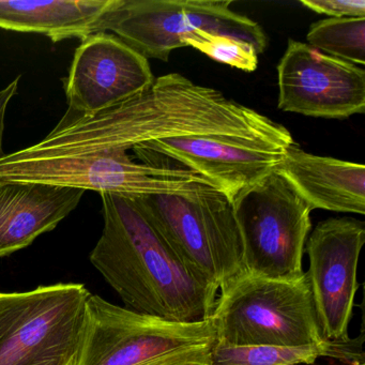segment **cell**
I'll return each mask as SVG.
<instances>
[{
  "label": "cell",
  "instance_id": "6da1fadb",
  "mask_svg": "<svg viewBox=\"0 0 365 365\" xmlns=\"http://www.w3.org/2000/svg\"><path fill=\"white\" fill-rule=\"evenodd\" d=\"M204 135L292 138L287 128L221 91L170 73L114 108L91 115L68 110L41 142L10 155L27 160L128 153L153 140Z\"/></svg>",
  "mask_w": 365,
  "mask_h": 365
},
{
  "label": "cell",
  "instance_id": "7a4b0ae2",
  "mask_svg": "<svg viewBox=\"0 0 365 365\" xmlns=\"http://www.w3.org/2000/svg\"><path fill=\"white\" fill-rule=\"evenodd\" d=\"M104 227L91 262L125 309L168 322L209 319L217 296L168 247L131 196L101 194Z\"/></svg>",
  "mask_w": 365,
  "mask_h": 365
},
{
  "label": "cell",
  "instance_id": "3957f363",
  "mask_svg": "<svg viewBox=\"0 0 365 365\" xmlns=\"http://www.w3.org/2000/svg\"><path fill=\"white\" fill-rule=\"evenodd\" d=\"M135 198L183 266L217 294L242 273V245L230 200L213 187Z\"/></svg>",
  "mask_w": 365,
  "mask_h": 365
},
{
  "label": "cell",
  "instance_id": "277c9868",
  "mask_svg": "<svg viewBox=\"0 0 365 365\" xmlns=\"http://www.w3.org/2000/svg\"><path fill=\"white\" fill-rule=\"evenodd\" d=\"M215 301V341L234 346L302 347L326 343L307 274L294 281L242 272Z\"/></svg>",
  "mask_w": 365,
  "mask_h": 365
},
{
  "label": "cell",
  "instance_id": "5b68a950",
  "mask_svg": "<svg viewBox=\"0 0 365 365\" xmlns=\"http://www.w3.org/2000/svg\"><path fill=\"white\" fill-rule=\"evenodd\" d=\"M242 245V272L294 281L304 274L312 209L273 170L232 202Z\"/></svg>",
  "mask_w": 365,
  "mask_h": 365
},
{
  "label": "cell",
  "instance_id": "8992f818",
  "mask_svg": "<svg viewBox=\"0 0 365 365\" xmlns=\"http://www.w3.org/2000/svg\"><path fill=\"white\" fill-rule=\"evenodd\" d=\"M89 296L78 283L0 292V365H72Z\"/></svg>",
  "mask_w": 365,
  "mask_h": 365
},
{
  "label": "cell",
  "instance_id": "52a82bcc",
  "mask_svg": "<svg viewBox=\"0 0 365 365\" xmlns=\"http://www.w3.org/2000/svg\"><path fill=\"white\" fill-rule=\"evenodd\" d=\"M232 0H118L104 16L99 33H110L146 59L168 61L182 39L196 31L243 40L257 54L268 39L262 27L230 9Z\"/></svg>",
  "mask_w": 365,
  "mask_h": 365
},
{
  "label": "cell",
  "instance_id": "ba28073f",
  "mask_svg": "<svg viewBox=\"0 0 365 365\" xmlns=\"http://www.w3.org/2000/svg\"><path fill=\"white\" fill-rule=\"evenodd\" d=\"M0 181L44 183L131 197L189 194L213 187L196 173L147 165L134 161L128 153L27 160L6 155L0 160Z\"/></svg>",
  "mask_w": 365,
  "mask_h": 365
},
{
  "label": "cell",
  "instance_id": "9c48e42d",
  "mask_svg": "<svg viewBox=\"0 0 365 365\" xmlns=\"http://www.w3.org/2000/svg\"><path fill=\"white\" fill-rule=\"evenodd\" d=\"M212 320L168 322L89 296L72 365H144L176 350L213 343Z\"/></svg>",
  "mask_w": 365,
  "mask_h": 365
},
{
  "label": "cell",
  "instance_id": "30bf717a",
  "mask_svg": "<svg viewBox=\"0 0 365 365\" xmlns=\"http://www.w3.org/2000/svg\"><path fill=\"white\" fill-rule=\"evenodd\" d=\"M294 138L181 136L153 140L133 149L140 163L181 168L204 177L230 202L242 190L270 174Z\"/></svg>",
  "mask_w": 365,
  "mask_h": 365
},
{
  "label": "cell",
  "instance_id": "8fae6325",
  "mask_svg": "<svg viewBox=\"0 0 365 365\" xmlns=\"http://www.w3.org/2000/svg\"><path fill=\"white\" fill-rule=\"evenodd\" d=\"M365 243L364 222L331 217L319 222L305 243V272L324 341L347 343L359 289L358 264Z\"/></svg>",
  "mask_w": 365,
  "mask_h": 365
},
{
  "label": "cell",
  "instance_id": "7c38bea8",
  "mask_svg": "<svg viewBox=\"0 0 365 365\" xmlns=\"http://www.w3.org/2000/svg\"><path fill=\"white\" fill-rule=\"evenodd\" d=\"M277 106L284 112L339 120L365 112L364 69L307 43L288 41L277 65Z\"/></svg>",
  "mask_w": 365,
  "mask_h": 365
},
{
  "label": "cell",
  "instance_id": "4fadbf2b",
  "mask_svg": "<svg viewBox=\"0 0 365 365\" xmlns=\"http://www.w3.org/2000/svg\"><path fill=\"white\" fill-rule=\"evenodd\" d=\"M155 80L148 59L116 36L95 34L82 40L63 80L68 110L102 112L144 93Z\"/></svg>",
  "mask_w": 365,
  "mask_h": 365
},
{
  "label": "cell",
  "instance_id": "5bb4252c",
  "mask_svg": "<svg viewBox=\"0 0 365 365\" xmlns=\"http://www.w3.org/2000/svg\"><path fill=\"white\" fill-rule=\"evenodd\" d=\"M294 191L315 209L365 213V166L312 155L292 144L274 168Z\"/></svg>",
  "mask_w": 365,
  "mask_h": 365
},
{
  "label": "cell",
  "instance_id": "9a60e30c",
  "mask_svg": "<svg viewBox=\"0 0 365 365\" xmlns=\"http://www.w3.org/2000/svg\"><path fill=\"white\" fill-rule=\"evenodd\" d=\"M84 190L0 181V257L55 230L80 204Z\"/></svg>",
  "mask_w": 365,
  "mask_h": 365
},
{
  "label": "cell",
  "instance_id": "2e32d148",
  "mask_svg": "<svg viewBox=\"0 0 365 365\" xmlns=\"http://www.w3.org/2000/svg\"><path fill=\"white\" fill-rule=\"evenodd\" d=\"M118 0H0V29L46 36L53 42L99 33Z\"/></svg>",
  "mask_w": 365,
  "mask_h": 365
},
{
  "label": "cell",
  "instance_id": "e0dca14e",
  "mask_svg": "<svg viewBox=\"0 0 365 365\" xmlns=\"http://www.w3.org/2000/svg\"><path fill=\"white\" fill-rule=\"evenodd\" d=\"M361 347L358 339L302 347L234 346L215 341L211 348V365H312L320 358H334L349 364L364 363Z\"/></svg>",
  "mask_w": 365,
  "mask_h": 365
},
{
  "label": "cell",
  "instance_id": "ac0fdd59",
  "mask_svg": "<svg viewBox=\"0 0 365 365\" xmlns=\"http://www.w3.org/2000/svg\"><path fill=\"white\" fill-rule=\"evenodd\" d=\"M307 44L333 58L365 65V18L326 19L309 27Z\"/></svg>",
  "mask_w": 365,
  "mask_h": 365
},
{
  "label": "cell",
  "instance_id": "d6986e66",
  "mask_svg": "<svg viewBox=\"0 0 365 365\" xmlns=\"http://www.w3.org/2000/svg\"><path fill=\"white\" fill-rule=\"evenodd\" d=\"M182 46H191L217 63L245 72L257 69L258 54L253 46L222 34L196 31L182 39Z\"/></svg>",
  "mask_w": 365,
  "mask_h": 365
},
{
  "label": "cell",
  "instance_id": "ffe728a7",
  "mask_svg": "<svg viewBox=\"0 0 365 365\" xmlns=\"http://www.w3.org/2000/svg\"><path fill=\"white\" fill-rule=\"evenodd\" d=\"M301 5L332 19L365 18L364 0H301Z\"/></svg>",
  "mask_w": 365,
  "mask_h": 365
},
{
  "label": "cell",
  "instance_id": "44dd1931",
  "mask_svg": "<svg viewBox=\"0 0 365 365\" xmlns=\"http://www.w3.org/2000/svg\"><path fill=\"white\" fill-rule=\"evenodd\" d=\"M213 343L176 350L144 365H211Z\"/></svg>",
  "mask_w": 365,
  "mask_h": 365
},
{
  "label": "cell",
  "instance_id": "7402d4cb",
  "mask_svg": "<svg viewBox=\"0 0 365 365\" xmlns=\"http://www.w3.org/2000/svg\"><path fill=\"white\" fill-rule=\"evenodd\" d=\"M20 80V76H18V78L12 81L6 88H4L3 91H0V160L3 159L6 155L3 148L6 112H7L8 106H9L12 98L18 93Z\"/></svg>",
  "mask_w": 365,
  "mask_h": 365
},
{
  "label": "cell",
  "instance_id": "603a6c76",
  "mask_svg": "<svg viewBox=\"0 0 365 365\" xmlns=\"http://www.w3.org/2000/svg\"><path fill=\"white\" fill-rule=\"evenodd\" d=\"M350 365H364V363H358V362L351 363V364H350Z\"/></svg>",
  "mask_w": 365,
  "mask_h": 365
}]
</instances>
